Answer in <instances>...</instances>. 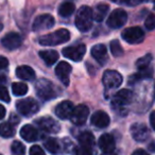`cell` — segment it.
<instances>
[{
  "label": "cell",
  "instance_id": "26",
  "mask_svg": "<svg viewBox=\"0 0 155 155\" xmlns=\"http://www.w3.org/2000/svg\"><path fill=\"white\" fill-rule=\"evenodd\" d=\"M75 7L72 2L70 1H67L64 2L58 9V14H60L62 17H69L70 15H72V13L74 12Z\"/></svg>",
  "mask_w": 155,
  "mask_h": 155
},
{
  "label": "cell",
  "instance_id": "22",
  "mask_svg": "<svg viewBox=\"0 0 155 155\" xmlns=\"http://www.w3.org/2000/svg\"><path fill=\"white\" fill-rule=\"evenodd\" d=\"M39 56L48 66H52L58 60V53L55 50H43L39 51Z\"/></svg>",
  "mask_w": 155,
  "mask_h": 155
},
{
  "label": "cell",
  "instance_id": "15",
  "mask_svg": "<svg viewBox=\"0 0 155 155\" xmlns=\"http://www.w3.org/2000/svg\"><path fill=\"white\" fill-rule=\"evenodd\" d=\"M71 72V66L67 62H61L55 68V74L64 83V85L69 84V74Z\"/></svg>",
  "mask_w": 155,
  "mask_h": 155
},
{
  "label": "cell",
  "instance_id": "5",
  "mask_svg": "<svg viewBox=\"0 0 155 155\" xmlns=\"http://www.w3.org/2000/svg\"><path fill=\"white\" fill-rule=\"evenodd\" d=\"M18 112L21 115L26 117H31L33 115H35L39 110L38 103L35 101L32 98H27V99L19 100L16 104Z\"/></svg>",
  "mask_w": 155,
  "mask_h": 155
},
{
  "label": "cell",
  "instance_id": "13",
  "mask_svg": "<svg viewBox=\"0 0 155 155\" xmlns=\"http://www.w3.org/2000/svg\"><path fill=\"white\" fill-rule=\"evenodd\" d=\"M1 44L5 48L9 50H15L19 48L22 44V38L18 33L11 32L8 33L2 39H1Z\"/></svg>",
  "mask_w": 155,
  "mask_h": 155
},
{
  "label": "cell",
  "instance_id": "41",
  "mask_svg": "<svg viewBox=\"0 0 155 155\" xmlns=\"http://www.w3.org/2000/svg\"><path fill=\"white\" fill-rule=\"evenodd\" d=\"M5 106L0 104V120L5 118Z\"/></svg>",
  "mask_w": 155,
  "mask_h": 155
},
{
  "label": "cell",
  "instance_id": "33",
  "mask_svg": "<svg viewBox=\"0 0 155 155\" xmlns=\"http://www.w3.org/2000/svg\"><path fill=\"white\" fill-rule=\"evenodd\" d=\"M74 155H95L93 148H86V147H77L74 148Z\"/></svg>",
  "mask_w": 155,
  "mask_h": 155
},
{
  "label": "cell",
  "instance_id": "35",
  "mask_svg": "<svg viewBox=\"0 0 155 155\" xmlns=\"http://www.w3.org/2000/svg\"><path fill=\"white\" fill-rule=\"evenodd\" d=\"M144 25H146V28L148 30H154L155 29V13L152 12L148 15L146 21H144Z\"/></svg>",
  "mask_w": 155,
  "mask_h": 155
},
{
  "label": "cell",
  "instance_id": "2",
  "mask_svg": "<svg viewBox=\"0 0 155 155\" xmlns=\"http://www.w3.org/2000/svg\"><path fill=\"white\" fill-rule=\"evenodd\" d=\"M69 38H70L69 31L66 29H60V30H56L55 32L41 36L38 41L43 46H56L68 41Z\"/></svg>",
  "mask_w": 155,
  "mask_h": 155
},
{
  "label": "cell",
  "instance_id": "21",
  "mask_svg": "<svg viewBox=\"0 0 155 155\" xmlns=\"http://www.w3.org/2000/svg\"><path fill=\"white\" fill-rule=\"evenodd\" d=\"M16 75L19 79L26 81H32L35 79V72L30 66H19L16 69Z\"/></svg>",
  "mask_w": 155,
  "mask_h": 155
},
{
  "label": "cell",
  "instance_id": "3",
  "mask_svg": "<svg viewBox=\"0 0 155 155\" xmlns=\"http://www.w3.org/2000/svg\"><path fill=\"white\" fill-rule=\"evenodd\" d=\"M35 91H36L37 96L41 99L46 100V101L54 99L58 96L55 86L46 79H41V80L37 81L36 84H35Z\"/></svg>",
  "mask_w": 155,
  "mask_h": 155
},
{
  "label": "cell",
  "instance_id": "17",
  "mask_svg": "<svg viewBox=\"0 0 155 155\" xmlns=\"http://www.w3.org/2000/svg\"><path fill=\"white\" fill-rule=\"evenodd\" d=\"M20 136L24 138L26 141L28 142H33L36 141L37 139H39V132L37 131V129H35L33 125L27 124L24 125L22 129L20 130Z\"/></svg>",
  "mask_w": 155,
  "mask_h": 155
},
{
  "label": "cell",
  "instance_id": "8",
  "mask_svg": "<svg viewBox=\"0 0 155 155\" xmlns=\"http://www.w3.org/2000/svg\"><path fill=\"white\" fill-rule=\"evenodd\" d=\"M103 84L107 91L116 89L122 83V75L115 70H107L103 74Z\"/></svg>",
  "mask_w": 155,
  "mask_h": 155
},
{
  "label": "cell",
  "instance_id": "28",
  "mask_svg": "<svg viewBox=\"0 0 155 155\" xmlns=\"http://www.w3.org/2000/svg\"><path fill=\"white\" fill-rule=\"evenodd\" d=\"M28 91H29L28 86L25 83L17 82V83H13V85H12V93L15 96H17V97L26 95L28 93Z\"/></svg>",
  "mask_w": 155,
  "mask_h": 155
},
{
  "label": "cell",
  "instance_id": "36",
  "mask_svg": "<svg viewBox=\"0 0 155 155\" xmlns=\"http://www.w3.org/2000/svg\"><path fill=\"white\" fill-rule=\"evenodd\" d=\"M0 100H1V101H5V102L11 101L9 91H8V89L3 86H0Z\"/></svg>",
  "mask_w": 155,
  "mask_h": 155
},
{
  "label": "cell",
  "instance_id": "37",
  "mask_svg": "<svg viewBox=\"0 0 155 155\" xmlns=\"http://www.w3.org/2000/svg\"><path fill=\"white\" fill-rule=\"evenodd\" d=\"M30 155H46L39 146H32L30 149Z\"/></svg>",
  "mask_w": 155,
  "mask_h": 155
},
{
  "label": "cell",
  "instance_id": "38",
  "mask_svg": "<svg viewBox=\"0 0 155 155\" xmlns=\"http://www.w3.org/2000/svg\"><path fill=\"white\" fill-rule=\"evenodd\" d=\"M8 65H9V61H8V58H5V56H0V70H1V69L7 68Z\"/></svg>",
  "mask_w": 155,
  "mask_h": 155
},
{
  "label": "cell",
  "instance_id": "10",
  "mask_svg": "<svg viewBox=\"0 0 155 155\" xmlns=\"http://www.w3.org/2000/svg\"><path fill=\"white\" fill-rule=\"evenodd\" d=\"M89 115V108L84 104L75 106L72 110V114L70 116V120L73 124L75 125H82L86 122L87 117Z\"/></svg>",
  "mask_w": 155,
  "mask_h": 155
},
{
  "label": "cell",
  "instance_id": "14",
  "mask_svg": "<svg viewBox=\"0 0 155 155\" xmlns=\"http://www.w3.org/2000/svg\"><path fill=\"white\" fill-rule=\"evenodd\" d=\"M131 135L136 141H144L150 136V131L143 123H134L131 127Z\"/></svg>",
  "mask_w": 155,
  "mask_h": 155
},
{
  "label": "cell",
  "instance_id": "32",
  "mask_svg": "<svg viewBox=\"0 0 155 155\" xmlns=\"http://www.w3.org/2000/svg\"><path fill=\"white\" fill-rule=\"evenodd\" d=\"M11 151L13 155H25L26 153V148L20 141H14L11 146Z\"/></svg>",
  "mask_w": 155,
  "mask_h": 155
},
{
  "label": "cell",
  "instance_id": "12",
  "mask_svg": "<svg viewBox=\"0 0 155 155\" xmlns=\"http://www.w3.org/2000/svg\"><path fill=\"white\" fill-rule=\"evenodd\" d=\"M36 125L43 131L47 132V133H51V134H56L60 132L61 127L58 124V121H55L53 118L51 117H41L38 118L35 121Z\"/></svg>",
  "mask_w": 155,
  "mask_h": 155
},
{
  "label": "cell",
  "instance_id": "45",
  "mask_svg": "<svg viewBox=\"0 0 155 155\" xmlns=\"http://www.w3.org/2000/svg\"><path fill=\"white\" fill-rule=\"evenodd\" d=\"M153 1H154V2H155V0H153Z\"/></svg>",
  "mask_w": 155,
  "mask_h": 155
},
{
  "label": "cell",
  "instance_id": "20",
  "mask_svg": "<svg viewBox=\"0 0 155 155\" xmlns=\"http://www.w3.org/2000/svg\"><path fill=\"white\" fill-rule=\"evenodd\" d=\"M115 139L110 134H103L99 139V148L103 152H112L115 150Z\"/></svg>",
  "mask_w": 155,
  "mask_h": 155
},
{
  "label": "cell",
  "instance_id": "27",
  "mask_svg": "<svg viewBox=\"0 0 155 155\" xmlns=\"http://www.w3.org/2000/svg\"><path fill=\"white\" fill-rule=\"evenodd\" d=\"M45 147L49 152H51L52 154H56V153L61 152V144L54 138H49L48 140H46Z\"/></svg>",
  "mask_w": 155,
  "mask_h": 155
},
{
  "label": "cell",
  "instance_id": "9",
  "mask_svg": "<svg viewBox=\"0 0 155 155\" xmlns=\"http://www.w3.org/2000/svg\"><path fill=\"white\" fill-rule=\"evenodd\" d=\"M86 52V46L85 45H78L72 47H66L63 49V55L73 62H80L84 58Z\"/></svg>",
  "mask_w": 155,
  "mask_h": 155
},
{
  "label": "cell",
  "instance_id": "1",
  "mask_svg": "<svg viewBox=\"0 0 155 155\" xmlns=\"http://www.w3.org/2000/svg\"><path fill=\"white\" fill-rule=\"evenodd\" d=\"M93 10L87 5H83L78 10L75 17V26L81 32H86L93 26Z\"/></svg>",
  "mask_w": 155,
  "mask_h": 155
},
{
  "label": "cell",
  "instance_id": "43",
  "mask_svg": "<svg viewBox=\"0 0 155 155\" xmlns=\"http://www.w3.org/2000/svg\"><path fill=\"white\" fill-rule=\"evenodd\" d=\"M2 28H3V26H2V25H1V24H0V31L2 30Z\"/></svg>",
  "mask_w": 155,
  "mask_h": 155
},
{
  "label": "cell",
  "instance_id": "31",
  "mask_svg": "<svg viewBox=\"0 0 155 155\" xmlns=\"http://www.w3.org/2000/svg\"><path fill=\"white\" fill-rule=\"evenodd\" d=\"M110 51H112V54L114 56L118 58V56H121L123 54V48L121 47L119 41H117V39H114V41H110Z\"/></svg>",
  "mask_w": 155,
  "mask_h": 155
},
{
  "label": "cell",
  "instance_id": "23",
  "mask_svg": "<svg viewBox=\"0 0 155 155\" xmlns=\"http://www.w3.org/2000/svg\"><path fill=\"white\" fill-rule=\"evenodd\" d=\"M108 10H110V7L107 5H104V3H101V5H98L96 7L95 11L93 12V17L96 21L101 22L102 20L105 18L106 14H107Z\"/></svg>",
  "mask_w": 155,
  "mask_h": 155
},
{
  "label": "cell",
  "instance_id": "7",
  "mask_svg": "<svg viewBox=\"0 0 155 155\" xmlns=\"http://www.w3.org/2000/svg\"><path fill=\"white\" fill-rule=\"evenodd\" d=\"M122 38L127 43L135 45L143 41L144 39V32L139 27H131V28L125 29L122 32Z\"/></svg>",
  "mask_w": 155,
  "mask_h": 155
},
{
  "label": "cell",
  "instance_id": "18",
  "mask_svg": "<svg viewBox=\"0 0 155 155\" xmlns=\"http://www.w3.org/2000/svg\"><path fill=\"white\" fill-rule=\"evenodd\" d=\"M91 124L95 125L96 127L103 129L110 124V117L105 112L98 110L91 116Z\"/></svg>",
  "mask_w": 155,
  "mask_h": 155
},
{
  "label": "cell",
  "instance_id": "42",
  "mask_svg": "<svg viewBox=\"0 0 155 155\" xmlns=\"http://www.w3.org/2000/svg\"><path fill=\"white\" fill-rule=\"evenodd\" d=\"M101 155H117V154L114 152V151H112V152H103Z\"/></svg>",
  "mask_w": 155,
  "mask_h": 155
},
{
  "label": "cell",
  "instance_id": "11",
  "mask_svg": "<svg viewBox=\"0 0 155 155\" xmlns=\"http://www.w3.org/2000/svg\"><path fill=\"white\" fill-rule=\"evenodd\" d=\"M55 24L54 17L50 14H44V15H39L35 18L34 22H33V31L35 32H39V31L48 30L51 29Z\"/></svg>",
  "mask_w": 155,
  "mask_h": 155
},
{
  "label": "cell",
  "instance_id": "24",
  "mask_svg": "<svg viewBox=\"0 0 155 155\" xmlns=\"http://www.w3.org/2000/svg\"><path fill=\"white\" fill-rule=\"evenodd\" d=\"M79 143L82 147L93 148L94 143H95V137L91 132H83L79 135Z\"/></svg>",
  "mask_w": 155,
  "mask_h": 155
},
{
  "label": "cell",
  "instance_id": "25",
  "mask_svg": "<svg viewBox=\"0 0 155 155\" xmlns=\"http://www.w3.org/2000/svg\"><path fill=\"white\" fill-rule=\"evenodd\" d=\"M15 135V129L9 122H5L0 124V136L5 138L13 137Z\"/></svg>",
  "mask_w": 155,
  "mask_h": 155
},
{
  "label": "cell",
  "instance_id": "34",
  "mask_svg": "<svg viewBox=\"0 0 155 155\" xmlns=\"http://www.w3.org/2000/svg\"><path fill=\"white\" fill-rule=\"evenodd\" d=\"M115 3H119V5H127V7H135L140 3H142L144 0H112Z\"/></svg>",
  "mask_w": 155,
  "mask_h": 155
},
{
  "label": "cell",
  "instance_id": "44",
  "mask_svg": "<svg viewBox=\"0 0 155 155\" xmlns=\"http://www.w3.org/2000/svg\"><path fill=\"white\" fill-rule=\"evenodd\" d=\"M154 13H155V8H154Z\"/></svg>",
  "mask_w": 155,
  "mask_h": 155
},
{
  "label": "cell",
  "instance_id": "30",
  "mask_svg": "<svg viewBox=\"0 0 155 155\" xmlns=\"http://www.w3.org/2000/svg\"><path fill=\"white\" fill-rule=\"evenodd\" d=\"M151 61H152V55L151 54H147V55L140 58L139 60L136 62V66L139 70H146L149 68V65H150Z\"/></svg>",
  "mask_w": 155,
  "mask_h": 155
},
{
  "label": "cell",
  "instance_id": "39",
  "mask_svg": "<svg viewBox=\"0 0 155 155\" xmlns=\"http://www.w3.org/2000/svg\"><path fill=\"white\" fill-rule=\"evenodd\" d=\"M150 123H151L152 129L155 131V110L151 113V115H150Z\"/></svg>",
  "mask_w": 155,
  "mask_h": 155
},
{
  "label": "cell",
  "instance_id": "40",
  "mask_svg": "<svg viewBox=\"0 0 155 155\" xmlns=\"http://www.w3.org/2000/svg\"><path fill=\"white\" fill-rule=\"evenodd\" d=\"M132 155H150V154H148V152H146L142 149H138V150L134 151V153Z\"/></svg>",
  "mask_w": 155,
  "mask_h": 155
},
{
  "label": "cell",
  "instance_id": "19",
  "mask_svg": "<svg viewBox=\"0 0 155 155\" xmlns=\"http://www.w3.org/2000/svg\"><path fill=\"white\" fill-rule=\"evenodd\" d=\"M91 55L95 58L99 64L104 65L107 61V50L106 47L102 44H98V45L94 46L91 48Z\"/></svg>",
  "mask_w": 155,
  "mask_h": 155
},
{
  "label": "cell",
  "instance_id": "4",
  "mask_svg": "<svg viewBox=\"0 0 155 155\" xmlns=\"http://www.w3.org/2000/svg\"><path fill=\"white\" fill-rule=\"evenodd\" d=\"M132 98H133V93L129 89H121V91H117L112 99V105L114 110H123L124 106L131 103Z\"/></svg>",
  "mask_w": 155,
  "mask_h": 155
},
{
  "label": "cell",
  "instance_id": "6",
  "mask_svg": "<svg viewBox=\"0 0 155 155\" xmlns=\"http://www.w3.org/2000/svg\"><path fill=\"white\" fill-rule=\"evenodd\" d=\"M127 20V14L124 10L116 9L110 14L107 18V26L112 29H119L125 25Z\"/></svg>",
  "mask_w": 155,
  "mask_h": 155
},
{
  "label": "cell",
  "instance_id": "29",
  "mask_svg": "<svg viewBox=\"0 0 155 155\" xmlns=\"http://www.w3.org/2000/svg\"><path fill=\"white\" fill-rule=\"evenodd\" d=\"M152 75V71L150 69H146V70H140L139 73H136V74H133L130 79V83L133 84V83L137 82V81H140L142 79H148V78H151Z\"/></svg>",
  "mask_w": 155,
  "mask_h": 155
},
{
  "label": "cell",
  "instance_id": "16",
  "mask_svg": "<svg viewBox=\"0 0 155 155\" xmlns=\"http://www.w3.org/2000/svg\"><path fill=\"white\" fill-rule=\"evenodd\" d=\"M74 108L70 101H63L55 107V115L61 119H69Z\"/></svg>",
  "mask_w": 155,
  "mask_h": 155
}]
</instances>
